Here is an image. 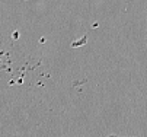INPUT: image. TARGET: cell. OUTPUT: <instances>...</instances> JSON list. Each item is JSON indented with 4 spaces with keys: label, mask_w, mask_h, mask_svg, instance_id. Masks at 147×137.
Returning <instances> with one entry per match:
<instances>
[{
    "label": "cell",
    "mask_w": 147,
    "mask_h": 137,
    "mask_svg": "<svg viewBox=\"0 0 147 137\" xmlns=\"http://www.w3.org/2000/svg\"><path fill=\"white\" fill-rule=\"evenodd\" d=\"M111 137H115V136H111Z\"/></svg>",
    "instance_id": "1"
}]
</instances>
